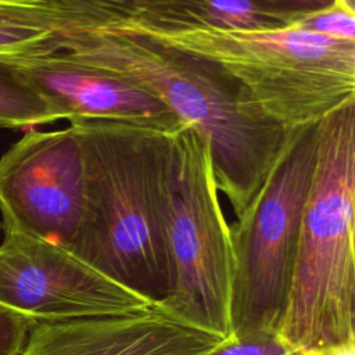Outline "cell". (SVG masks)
Here are the masks:
<instances>
[{"label":"cell","mask_w":355,"mask_h":355,"mask_svg":"<svg viewBox=\"0 0 355 355\" xmlns=\"http://www.w3.org/2000/svg\"><path fill=\"white\" fill-rule=\"evenodd\" d=\"M212 161L191 126L169 135L164 173V227L169 266L158 306L194 327L232 337L234 250Z\"/></svg>","instance_id":"cell-5"},{"label":"cell","mask_w":355,"mask_h":355,"mask_svg":"<svg viewBox=\"0 0 355 355\" xmlns=\"http://www.w3.org/2000/svg\"><path fill=\"white\" fill-rule=\"evenodd\" d=\"M306 355H355V340L347 341L338 345L326 347V348L309 352Z\"/></svg>","instance_id":"cell-19"},{"label":"cell","mask_w":355,"mask_h":355,"mask_svg":"<svg viewBox=\"0 0 355 355\" xmlns=\"http://www.w3.org/2000/svg\"><path fill=\"white\" fill-rule=\"evenodd\" d=\"M293 28L323 36L355 40V11L336 1L327 8L302 14Z\"/></svg>","instance_id":"cell-14"},{"label":"cell","mask_w":355,"mask_h":355,"mask_svg":"<svg viewBox=\"0 0 355 355\" xmlns=\"http://www.w3.org/2000/svg\"><path fill=\"white\" fill-rule=\"evenodd\" d=\"M60 121L22 79L10 58H0V128H33Z\"/></svg>","instance_id":"cell-13"},{"label":"cell","mask_w":355,"mask_h":355,"mask_svg":"<svg viewBox=\"0 0 355 355\" xmlns=\"http://www.w3.org/2000/svg\"><path fill=\"white\" fill-rule=\"evenodd\" d=\"M0 304L36 322H51L130 313L157 302L62 245L6 232L0 243Z\"/></svg>","instance_id":"cell-8"},{"label":"cell","mask_w":355,"mask_h":355,"mask_svg":"<svg viewBox=\"0 0 355 355\" xmlns=\"http://www.w3.org/2000/svg\"><path fill=\"white\" fill-rule=\"evenodd\" d=\"M82 7L89 12H105L115 14L129 10L130 7L147 1V0H78Z\"/></svg>","instance_id":"cell-18"},{"label":"cell","mask_w":355,"mask_h":355,"mask_svg":"<svg viewBox=\"0 0 355 355\" xmlns=\"http://www.w3.org/2000/svg\"><path fill=\"white\" fill-rule=\"evenodd\" d=\"M69 125L82 148L86 197L68 250L159 302L169 284L164 173L171 133L116 121Z\"/></svg>","instance_id":"cell-2"},{"label":"cell","mask_w":355,"mask_h":355,"mask_svg":"<svg viewBox=\"0 0 355 355\" xmlns=\"http://www.w3.org/2000/svg\"><path fill=\"white\" fill-rule=\"evenodd\" d=\"M257 1L282 11L306 14V12L327 8L333 6L337 0H257Z\"/></svg>","instance_id":"cell-17"},{"label":"cell","mask_w":355,"mask_h":355,"mask_svg":"<svg viewBox=\"0 0 355 355\" xmlns=\"http://www.w3.org/2000/svg\"><path fill=\"white\" fill-rule=\"evenodd\" d=\"M82 148L73 128L28 130L0 158V214L6 232L68 250L85 209Z\"/></svg>","instance_id":"cell-7"},{"label":"cell","mask_w":355,"mask_h":355,"mask_svg":"<svg viewBox=\"0 0 355 355\" xmlns=\"http://www.w3.org/2000/svg\"><path fill=\"white\" fill-rule=\"evenodd\" d=\"M35 319L0 304V355H19Z\"/></svg>","instance_id":"cell-16"},{"label":"cell","mask_w":355,"mask_h":355,"mask_svg":"<svg viewBox=\"0 0 355 355\" xmlns=\"http://www.w3.org/2000/svg\"><path fill=\"white\" fill-rule=\"evenodd\" d=\"M337 1H338L340 4H343V6H345L347 8L355 11V0H337Z\"/></svg>","instance_id":"cell-20"},{"label":"cell","mask_w":355,"mask_h":355,"mask_svg":"<svg viewBox=\"0 0 355 355\" xmlns=\"http://www.w3.org/2000/svg\"><path fill=\"white\" fill-rule=\"evenodd\" d=\"M10 60L60 121H116L166 133L184 126L148 92L82 65L61 51Z\"/></svg>","instance_id":"cell-10"},{"label":"cell","mask_w":355,"mask_h":355,"mask_svg":"<svg viewBox=\"0 0 355 355\" xmlns=\"http://www.w3.org/2000/svg\"><path fill=\"white\" fill-rule=\"evenodd\" d=\"M226 340L154 304L122 315L36 322L19 355H208Z\"/></svg>","instance_id":"cell-9"},{"label":"cell","mask_w":355,"mask_h":355,"mask_svg":"<svg viewBox=\"0 0 355 355\" xmlns=\"http://www.w3.org/2000/svg\"><path fill=\"white\" fill-rule=\"evenodd\" d=\"M355 100L318 123L288 293L276 334L297 355L355 340Z\"/></svg>","instance_id":"cell-3"},{"label":"cell","mask_w":355,"mask_h":355,"mask_svg":"<svg viewBox=\"0 0 355 355\" xmlns=\"http://www.w3.org/2000/svg\"><path fill=\"white\" fill-rule=\"evenodd\" d=\"M57 51L161 100L202 137L216 187L239 218L270 173L291 130L269 119L214 62L115 21L73 15Z\"/></svg>","instance_id":"cell-1"},{"label":"cell","mask_w":355,"mask_h":355,"mask_svg":"<svg viewBox=\"0 0 355 355\" xmlns=\"http://www.w3.org/2000/svg\"><path fill=\"white\" fill-rule=\"evenodd\" d=\"M68 22V0H0V58L57 51Z\"/></svg>","instance_id":"cell-12"},{"label":"cell","mask_w":355,"mask_h":355,"mask_svg":"<svg viewBox=\"0 0 355 355\" xmlns=\"http://www.w3.org/2000/svg\"><path fill=\"white\" fill-rule=\"evenodd\" d=\"M301 15L257 0H147L122 12H89L78 17L111 19L140 32L172 33L208 28L280 31L293 28Z\"/></svg>","instance_id":"cell-11"},{"label":"cell","mask_w":355,"mask_h":355,"mask_svg":"<svg viewBox=\"0 0 355 355\" xmlns=\"http://www.w3.org/2000/svg\"><path fill=\"white\" fill-rule=\"evenodd\" d=\"M143 33L218 65L286 130L316 125L355 100V40L295 28Z\"/></svg>","instance_id":"cell-4"},{"label":"cell","mask_w":355,"mask_h":355,"mask_svg":"<svg viewBox=\"0 0 355 355\" xmlns=\"http://www.w3.org/2000/svg\"><path fill=\"white\" fill-rule=\"evenodd\" d=\"M318 151V123L293 129L262 187L230 226L232 337L276 333Z\"/></svg>","instance_id":"cell-6"},{"label":"cell","mask_w":355,"mask_h":355,"mask_svg":"<svg viewBox=\"0 0 355 355\" xmlns=\"http://www.w3.org/2000/svg\"><path fill=\"white\" fill-rule=\"evenodd\" d=\"M208 355H297L276 333H257L229 338Z\"/></svg>","instance_id":"cell-15"}]
</instances>
